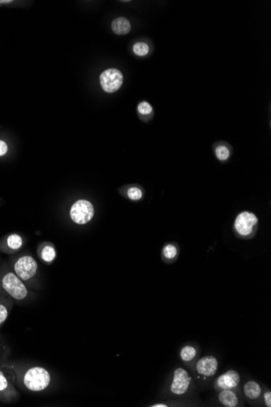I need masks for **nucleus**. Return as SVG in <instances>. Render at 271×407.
Returning <instances> with one entry per match:
<instances>
[{
	"mask_svg": "<svg viewBox=\"0 0 271 407\" xmlns=\"http://www.w3.org/2000/svg\"><path fill=\"white\" fill-rule=\"evenodd\" d=\"M233 228L239 237L253 238L258 228V218L254 213L248 211H242L236 217Z\"/></svg>",
	"mask_w": 271,
	"mask_h": 407,
	"instance_id": "obj_1",
	"label": "nucleus"
},
{
	"mask_svg": "<svg viewBox=\"0 0 271 407\" xmlns=\"http://www.w3.org/2000/svg\"><path fill=\"white\" fill-rule=\"evenodd\" d=\"M51 383V375L45 368L34 367L29 369L24 376V384L29 390L40 392L46 390Z\"/></svg>",
	"mask_w": 271,
	"mask_h": 407,
	"instance_id": "obj_2",
	"label": "nucleus"
},
{
	"mask_svg": "<svg viewBox=\"0 0 271 407\" xmlns=\"http://www.w3.org/2000/svg\"><path fill=\"white\" fill-rule=\"evenodd\" d=\"M94 216V207L89 201L80 199L70 209L71 221L78 225H83L91 221Z\"/></svg>",
	"mask_w": 271,
	"mask_h": 407,
	"instance_id": "obj_3",
	"label": "nucleus"
},
{
	"mask_svg": "<svg viewBox=\"0 0 271 407\" xmlns=\"http://www.w3.org/2000/svg\"><path fill=\"white\" fill-rule=\"evenodd\" d=\"M3 288L16 300H23L28 295V290L20 279L12 272H8L2 280Z\"/></svg>",
	"mask_w": 271,
	"mask_h": 407,
	"instance_id": "obj_4",
	"label": "nucleus"
},
{
	"mask_svg": "<svg viewBox=\"0 0 271 407\" xmlns=\"http://www.w3.org/2000/svg\"><path fill=\"white\" fill-rule=\"evenodd\" d=\"M102 89L107 93H114L120 89L123 85L124 76L117 68H111L102 73L100 75Z\"/></svg>",
	"mask_w": 271,
	"mask_h": 407,
	"instance_id": "obj_5",
	"label": "nucleus"
},
{
	"mask_svg": "<svg viewBox=\"0 0 271 407\" xmlns=\"http://www.w3.org/2000/svg\"><path fill=\"white\" fill-rule=\"evenodd\" d=\"M191 381L192 378L186 370L182 368H176L173 373L170 392L176 396L184 395L190 387Z\"/></svg>",
	"mask_w": 271,
	"mask_h": 407,
	"instance_id": "obj_6",
	"label": "nucleus"
},
{
	"mask_svg": "<svg viewBox=\"0 0 271 407\" xmlns=\"http://www.w3.org/2000/svg\"><path fill=\"white\" fill-rule=\"evenodd\" d=\"M14 269L19 278L28 280L35 276L38 271V264L33 257L23 256L16 261Z\"/></svg>",
	"mask_w": 271,
	"mask_h": 407,
	"instance_id": "obj_7",
	"label": "nucleus"
},
{
	"mask_svg": "<svg viewBox=\"0 0 271 407\" xmlns=\"http://www.w3.org/2000/svg\"><path fill=\"white\" fill-rule=\"evenodd\" d=\"M218 368V361L214 356H205L196 362V372L204 377H211L215 375Z\"/></svg>",
	"mask_w": 271,
	"mask_h": 407,
	"instance_id": "obj_8",
	"label": "nucleus"
},
{
	"mask_svg": "<svg viewBox=\"0 0 271 407\" xmlns=\"http://www.w3.org/2000/svg\"><path fill=\"white\" fill-rule=\"evenodd\" d=\"M240 382V375L235 370H229L217 379V386L221 390H232Z\"/></svg>",
	"mask_w": 271,
	"mask_h": 407,
	"instance_id": "obj_9",
	"label": "nucleus"
},
{
	"mask_svg": "<svg viewBox=\"0 0 271 407\" xmlns=\"http://www.w3.org/2000/svg\"><path fill=\"white\" fill-rule=\"evenodd\" d=\"M220 403L226 407H236L239 405V397L232 390H224L218 394Z\"/></svg>",
	"mask_w": 271,
	"mask_h": 407,
	"instance_id": "obj_10",
	"label": "nucleus"
},
{
	"mask_svg": "<svg viewBox=\"0 0 271 407\" xmlns=\"http://www.w3.org/2000/svg\"><path fill=\"white\" fill-rule=\"evenodd\" d=\"M111 30L118 35H125L131 30V23L127 18L118 17L111 23Z\"/></svg>",
	"mask_w": 271,
	"mask_h": 407,
	"instance_id": "obj_11",
	"label": "nucleus"
},
{
	"mask_svg": "<svg viewBox=\"0 0 271 407\" xmlns=\"http://www.w3.org/2000/svg\"><path fill=\"white\" fill-rule=\"evenodd\" d=\"M243 393L248 398L256 400L261 396V388L257 382L250 380L243 386Z\"/></svg>",
	"mask_w": 271,
	"mask_h": 407,
	"instance_id": "obj_12",
	"label": "nucleus"
},
{
	"mask_svg": "<svg viewBox=\"0 0 271 407\" xmlns=\"http://www.w3.org/2000/svg\"><path fill=\"white\" fill-rule=\"evenodd\" d=\"M162 254L163 258L168 262L176 260L179 254V248L174 243H168L165 245L162 250Z\"/></svg>",
	"mask_w": 271,
	"mask_h": 407,
	"instance_id": "obj_13",
	"label": "nucleus"
},
{
	"mask_svg": "<svg viewBox=\"0 0 271 407\" xmlns=\"http://www.w3.org/2000/svg\"><path fill=\"white\" fill-rule=\"evenodd\" d=\"M216 157L218 160L221 162L228 160L231 155V151H230L229 147L228 146L224 145V144H220L217 146L214 151Z\"/></svg>",
	"mask_w": 271,
	"mask_h": 407,
	"instance_id": "obj_14",
	"label": "nucleus"
},
{
	"mask_svg": "<svg viewBox=\"0 0 271 407\" xmlns=\"http://www.w3.org/2000/svg\"><path fill=\"white\" fill-rule=\"evenodd\" d=\"M196 350L193 346H186L180 350V357L184 362H189L196 357Z\"/></svg>",
	"mask_w": 271,
	"mask_h": 407,
	"instance_id": "obj_15",
	"label": "nucleus"
},
{
	"mask_svg": "<svg viewBox=\"0 0 271 407\" xmlns=\"http://www.w3.org/2000/svg\"><path fill=\"white\" fill-rule=\"evenodd\" d=\"M22 243H23V241H22L21 236L18 234L10 235L7 240L8 247L12 250L20 249L21 247Z\"/></svg>",
	"mask_w": 271,
	"mask_h": 407,
	"instance_id": "obj_16",
	"label": "nucleus"
},
{
	"mask_svg": "<svg viewBox=\"0 0 271 407\" xmlns=\"http://www.w3.org/2000/svg\"><path fill=\"white\" fill-rule=\"evenodd\" d=\"M133 50L135 55L138 56H146L150 52V46L148 44L144 42H136L133 45Z\"/></svg>",
	"mask_w": 271,
	"mask_h": 407,
	"instance_id": "obj_17",
	"label": "nucleus"
},
{
	"mask_svg": "<svg viewBox=\"0 0 271 407\" xmlns=\"http://www.w3.org/2000/svg\"><path fill=\"white\" fill-rule=\"evenodd\" d=\"M56 250L51 246H46L44 247L42 251V258L44 261L46 262H52V261L56 258Z\"/></svg>",
	"mask_w": 271,
	"mask_h": 407,
	"instance_id": "obj_18",
	"label": "nucleus"
},
{
	"mask_svg": "<svg viewBox=\"0 0 271 407\" xmlns=\"http://www.w3.org/2000/svg\"><path fill=\"white\" fill-rule=\"evenodd\" d=\"M137 111L139 114L144 115V116H148L153 113V107L151 104H149L148 102L142 101L137 106Z\"/></svg>",
	"mask_w": 271,
	"mask_h": 407,
	"instance_id": "obj_19",
	"label": "nucleus"
},
{
	"mask_svg": "<svg viewBox=\"0 0 271 407\" xmlns=\"http://www.w3.org/2000/svg\"><path fill=\"white\" fill-rule=\"evenodd\" d=\"M129 199L133 201H138L142 199L143 192L137 186L130 187L127 192Z\"/></svg>",
	"mask_w": 271,
	"mask_h": 407,
	"instance_id": "obj_20",
	"label": "nucleus"
},
{
	"mask_svg": "<svg viewBox=\"0 0 271 407\" xmlns=\"http://www.w3.org/2000/svg\"><path fill=\"white\" fill-rule=\"evenodd\" d=\"M8 316V312L7 308L0 304V324H2L7 320Z\"/></svg>",
	"mask_w": 271,
	"mask_h": 407,
	"instance_id": "obj_21",
	"label": "nucleus"
},
{
	"mask_svg": "<svg viewBox=\"0 0 271 407\" xmlns=\"http://www.w3.org/2000/svg\"><path fill=\"white\" fill-rule=\"evenodd\" d=\"M8 383L2 372H0V391H4L8 388Z\"/></svg>",
	"mask_w": 271,
	"mask_h": 407,
	"instance_id": "obj_22",
	"label": "nucleus"
},
{
	"mask_svg": "<svg viewBox=\"0 0 271 407\" xmlns=\"http://www.w3.org/2000/svg\"><path fill=\"white\" fill-rule=\"evenodd\" d=\"M8 147L7 143L5 141L0 140V157L6 155L8 152Z\"/></svg>",
	"mask_w": 271,
	"mask_h": 407,
	"instance_id": "obj_23",
	"label": "nucleus"
},
{
	"mask_svg": "<svg viewBox=\"0 0 271 407\" xmlns=\"http://www.w3.org/2000/svg\"><path fill=\"white\" fill-rule=\"evenodd\" d=\"M264 401L266 406L271 407V393L270 391L265 392L264 394Z\"/></svg>",
	"mask_w": 271,
	"mask_h": 407,
	"instance_id": "obj_24",
	"label": "nucleus"
},
{
	"mask_svg": "<svg viewBox=\"0 0 271 407\" xmlns=\"http://www.w3.org/2000/svg\"><path fill=\"white\" fill-rule=\"evenodd\" d=\"M151 407H167L168 405H166V404H162V403H158L155 404V405H151Z\"/></svg>",
	"mask_w": 271,
	"mask_h": 407,
	"instance_id": "obj_25",
	"label": "nucleus"
},
{
	"mask_svg": "<svg viewBox=\"0 0 271 407\" xmlns=\"http://www.w3.org/2000/svg\"><path fill=\"white\" fill-rule=\"evenodd\" d=\"M11 2H12L11 0H8H8H7V1L6 0H1V1H0V3H1V4H7V3H11Z\"/></svg>",
	"mask_w": 271,
	"mask_h": 407,
	"instance_id": "obj_26",
	"label": "nucleus"
}]
</instances>
